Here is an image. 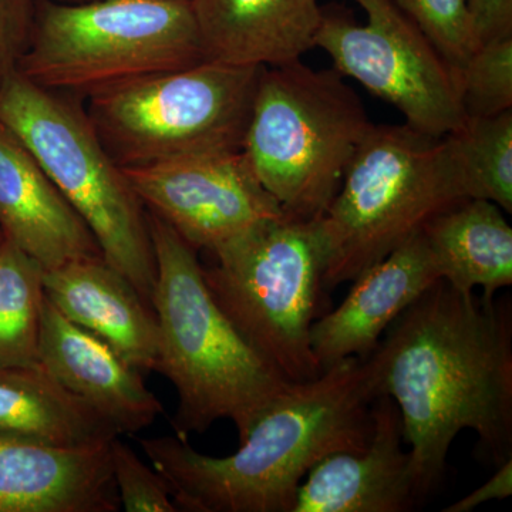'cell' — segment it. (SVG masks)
I'll return each mask as SVG.
<instances>
[{
	"label": "cell",
	"instance_id": "ac0fdd59",
	"mask_svg": "<svg viewBox=\"0 0 512 512\" xmlns=\"http://www.w3.org/2000/svg\"><path fill=\"white\" fill-rule=\"evenodd\" d=\"M208 60L279 67L315 49L319 0H191Z\"/></svg>",
	"mask_w": 512,
	"mask_h": 512
},
{
	"label": "cell",
	"instance_id": "7a4b0ae2",
	"mask_svg": "<svg viewBox=\"0 0 512 512\" xmlns=\"http://www.w3.org/2000/svg\"><path fill=\"white\" fill-rule=\"evenodd\" d=\"M375 399L365 360L349 357L316 379L289 384L231 456H205L177 436L138 444L167 481L178 511L293 512L316 464L366 447Z\"/></svg>",
	"mask_w": 512,
	"mask_h": 512
},
{
	"label": "cell",
	"instance_id": "4dcf8cb0",
	"mask_svg": "<svg viewBox=\"0 0 512 512\" xmlns=\"http://www.w3.org/2000/svg\"><path fill=\"white\" fill-rule=\"evenodd\" d=\"M0 234H2V232H0Z\"/></svg>",
	"mask_w": 512,
	"mask_h": 512
},
{
	"label": "cell",
	"instance_id": "2e32d148",
	"mask_svg": "<svg viewBox=\"0 0 512 512\" xmlns=\"http://www.w3.org/2000/svg\"><path fill=\"white\" fill-rule=\"evenodd\" d=\"M47 301L146 376L157 372L156 313L136 286L101 255L74 259L43 275Z\"/></svg>",
	"mask_w": 512,
	"mask_h": 512
},
{
	"label": "cell",
	"instance_id": "5bb4252c",
	"mask_svg": "<svg viewBox=\"0 0 512 512\" xmlns=\"http://www.w3.org/2000/svg\"><path fill=\"white\" fill-rule=\"evenodd\" d=\"M110 441L56 446L0 434V512L120 511Z\"/></svg>",
	"mask_w": 512,
	"mask_h": 512
},
{
	"label": "cell",
	"instance_id": "7c38bea8",
	"mask_svg": "<svg viewBox=\"0 0 512 512\" xmlns=\"http://www.w3.org/2000/svg\"><path fill=\"white\" fill-rule=\"evenodd\" d=\"M402 417L390 397L372 403V433L360 451L330 454L309 471L293 512H407L421 503L404 451Z\"/></svg>",
	"mask_w": 512,
	"mask_h": 512
},
{
	"label": "cell",
	"instance_id": "484cf974",
	"mask_svg": "<svg viewBox=\"0 0 512 512\" xmlns=\"http://www.w3.org/2000/svg\"><path fill=\"white\" fill-rule=\"evenodd\" d=\"M37 0H0V87L18 72L35 25Z\"/></svg>",
	"mask_w": 512,
	"mask_h": 512
},
{
	"label": "cell",
	"instance_id": "44dd1931",
	"mask_svg": "<svg viewBox=\"0 0 512 512\" xmlns=\"http://www.w3.org/2000/svg\"><path fill=\"white\" fill-rule=\"evenodd\" d=\"M45 269L0 234V367L39 363Z\"/></svg>",
	"mask_w": 512,
	"mask_h": 512
},
{
	"label": "cell",
	"instance_id": "52a82bcc",
	"mask_svg": "<svg viewBox=\"0 0 512 512\" xmlns=\"http://www.w3.org/2000/svg\"><path fill=\"white\" fill-rule=\"evenodd\" d=\"M0 124L36 158L90 229L103 258L151 305L157 265L147 210L107 153L79 97L13 73L0 87Z\"/></svg>",
	"mask_w": 512,
	"mask_h": 512
},
{
	"label": "cell",
	"instance_id": "d4e9b609",
	"mask_svg": "<svg viewBox=\"0 0 512 512\" xmlns=\"http://www.w3.org/2000/svg\"><path fill=\"white\" fill-rule=\"evenodd\" d=\"M111 470L121 508L127 512H178L167 481L147 466L120 436L110 441Z\"/></svg>",
	"mask_w": 512,
	"mask_h": 512
},
{
	"label": "cell",
	"instance_id": "9a60e30c",
	"mask_svg": "<svg viewBox=\"0 0 512 512\" xmlns=\"http://www.w3.org/2000/svg\"><path fill=\"white\" fill-rule=\"evenodd\" d=\"M39 363L120 436L146 430L164 412L140 372L104 340L64 318L47 298L40 323Z\"/></svg>",
	"mask_w": 512,
	"mask_h": 512
},
{
	"label": "cell",
	"instance_id": "3957f363",
	"mask_svg": "<svg viewBox=\"0 0 512 512\" xmlns=\"http://www.w3.org/2000/svg\"><path fill=\"white\" fill-rule=\"evenodd\" d=\"M147 222L157 265L151 301L158 325L157 373L177 390L175 436L188 440L229 420L241 441L291 382L252 349L222 311L205 282L197 249L148 211Z\"/></svg>",
	"mask_w": 512,
	"mask_h": 512
},
{
	"label": "cell",
	"instance_id": "277c9868",
	"mask_svg": "<svg viewBox=\"0 0 512 512\" xmlns=\"http://www.w3.org/2000/svg\"><path fill=\"white\" fill-rule=\"evenodd\" d=\"M467 198L446 136H429L406 123L373 124L320 217L328 254L325 291L355 281L431 218Z\"/></svg>",
	"mask_w": 512,
	"mask_h": 512
},
{
	"label": "cell",
	"instance_id": "ba28073f",
	"mask_svg": "<svg viewBox=\"0 0 512 512\" xmlns=\"http://www.w3.org/2000/svg\"><path fill=\"white\" fill-rule=\"evenodd\" d=\"M202 266L212 296L255 352L291 383L322 373L311 330L325 291L320 218L288 214L212 252Z\"/></svg>",
	"mask_w": 512,
	"mask_h": 512
},
{
	"label": "cell",
	"instance_id": "d6986e66",
	"mask_svg": "<svg viewBox=\"0 0 512 512\" xmlns=\"http://www.w3.org/2000/svg\"><path fill=\"white\" fill-rule=\"evenodd\" d=\"M441 279L457 291H483L484 299L512 284V228L494 202L467 198L421 229Z\"/></svg>",
	"mask_w": 512,
	"mask_h": 512
},
{
	"label": "cell",
	"instance_id": "e0dca14e",
	"mask_svg": "<svg viewBox=\"0 0 512 512\" xmlns=\"http://www.w3.org/2000/svg\"><path fill=\"white\" fill-rule=\"evenodd\" d=\"M0 232L45 271L101 255L82 218L18 137L0 124ZM103 256V255H101Z\"/></svg>",
	"mask_w": 512,
	"mask_h": 512
},
{
	"label": "cell",
	"instance_id": "ffe728a7",
	"mask_svg": "<svg viewBox=\"0 0 512 512\" xmlns=\"http://www.w3.org/2000/svg\"><path fill=\"white\" fill-rule=\"evenodd\" d=\"M0 434L56 446H87L120 436L40 363L0 367Z\"/></svg>",
	"mask_w": 512,
	"mask_h": 512
},
{
	"label": "cell",
	"instance_id": "4316f807",
	"mask_svg": "<svg viewBox=\"0 0 512 512\" xmlns=\"http://www.w3.org/2000/svg\"><path fill=\"white\" fill-rule=\"evenodd\" d=\"M477 45L512 36V0H468Z\"/></svg>",
	"mask_w": 512,
	"mask_h": 512
},
{
	"label": "cell",
	"instance_id": "83f0119b",
	"mask_svg": "<svg viewBox=\"0 0 512 512\" xmlns=\"http://www.w3.org/2000/svg\"><path fill=\"white\" fill-rule=\"evenodd\" d=\"M512 494V458L497 467V473L473 493L444 508V512H470L491 500H505Z\"/></svg>",
	"mask_w": 512,
	"mask_h": 512
},
{
	"label": "cell",
	"instance_id": "603a6c76",
	"mask_svg": "<svg viewBox=\"0 0 512 512\" xmlns=\"http://www.w3.org/2000/svg\"><path fill=\"white\" fill-rule=\"evenodd\" d=\"M456 80L466 117H491L512 110V36L478 45Z\"/></svg>",
	"mask_w": 512,
	"mask_h": 512
},
{
	"label": "cell",
	"instance_id": "5b68a950",
	"mask_svg": "<svg viewBox=\"0 0 512 512\" xmlns=\"http://www.w3.org/2000/svg\"><path fill=\"white\" fill-rule=\"evenodd\" d=\"M207 60L188 0H37L18 72L73 97Z\"/></svg>",
	"mask_w": 512,
	"mask_h": 512
},
{
	"label": "cell",
	"instance_id": "8fae6325",
	"mask_svg": "<svg viewBox=\"0 0 512 512\" xmlns=\"http://www.w3.org/2000/svg\"><path fill=\"white\" fill-rule=\"evenodd\" d=\"M123 171L144 208L197 251L212 254L286 215L242 150Z\"/></svg>",
	"mask_w": 512,
	"mask_h": 512
},
{
	"label": "cell",
	"instance_id": "f1b7e54d",
	"mask_svg": "<svg viewBox=\"0 0 512 512\" xmlns=\"http://www.w3.org/2000/svg\"><path fill=\"white\" fill-rule=\"evenodd\" d=\"M53 2H67V3H74V2H86V0H53Z\"/></svg>",
	"mask_w": 512,
	"mask_h": 512
},
{
	"label": "cell",
	"instance_id": "f546056e",
	"mask_svg": "<svg viewBox=\"0 0 512 512\" xmlns=\"http://www.w3.org/2000/svg\"><path fill=\"white\" fill-rule=\"evenodd\" d=\"M188 2H191V0H188Z\"/></svg>",
	"mask_w": 512,
	"mask_h": 512
},
{
	"label": "cell",
	"instance_id": "30bf717a",
	"mask_svg": "<svg viewBox=\"0 0 512 512\" xmlns=\"http://www.w3.org/2000/svg\"><path fill=\"white\" fill-rule=\"evenodd\" d=\"M367 15L323 10L315 47L328 53L336 72L396 107L407 126L434 137L466 120L456 74L394 0H355Z\"/></svg>",
	"mask_w": 512,
	"mask_h": 512
},
{
	"label": "cell",
	"instance_id": "8992f818",
	"mask_svg": "<svg viewBox=\"0 0 512 512\" xmlns=\"http://www.w3.org/2000/svg\"><path fill=\"white\" fill-rule=\"evenodd\" d=\"M372 126L342 74L298 60L265 67L242 153L289 217L316 220L338 194Z\"/></svg>",
	"mask_w": 512,
	"mask_h": 512
},
{
	"label": "cell",
	"instance_id": "cb8c5ba5",
	"mask_svg": "<svg viewBox=\"0 0 512 512\" xmlns=\"http://www.w3.org/2000/svg\"><path fill=\"white\" fill-rule=\"evenodd\" d=\"M424 33L454 74L476 50L468 0H394Z\"/></svg>",
	"mask_w": 512,
	"mask_h": 512
},
{
	"label": "cell",
	"instance_id": "9c48e42d",
	"mask_svg": "<svg viewBox=\"0 0 512 512\" xmlns=\"http://www.w3.org/2000/svg\"><path fill=\"white\" fill-rule=\"evenodd\" d=\"M264 69L207 59L94 94L87 116L121 168L234 153Z\"/></svg>",
	"mask_w": 512,
	"mask_h": 512
},
{
	"label": "cell",
	"instance_id": "6da1fadb",
	"mask_svg": "<svg viewBox=\"0 0 512 512\" xmlns=\"http://www.w3.org/2000/svg\"><path fill=\"white\" fill-rule=\"evenodd\" d=\"M362 360L376 397L399 409L421 503L439 487L460 431H476L495 467L512 458L510 301L439 279Z\"/></svg>",
	"mask_w": 512,
	"mask_h": 512
},
{
	"label": "cell",
	"instance_id": "4fadbf2b",
	"mask_svg": "<svg viewBox=\"0 0 512 512\" xmlns=\"http://www.w3.org/2000/svg\"><path fill=\"white\" fill-rule=\"evenodd\" d=\"M439 279L421 231L362 272L338 308L313 322L312 350L322 372L349 357L366 359L394 320Z\"/></svg>",
	"mask_w": 512,
	"mask_h": 512
},
{
	"label": "cell",
	"instance_id": "7402d4cb",
	"mask_svg": "<svg viewBox=\"0 0 512 512\" xmlns=\"http://www.w3.org/2000/svg\"><path fill=\"white\" fill-rule=\"evenodd\" d=\"M470 198L512 212V110L491 117H466L447 134Z\"/></svg>",
	"mask_w": 512,
	"mask_h": 512
}]
</instances>
